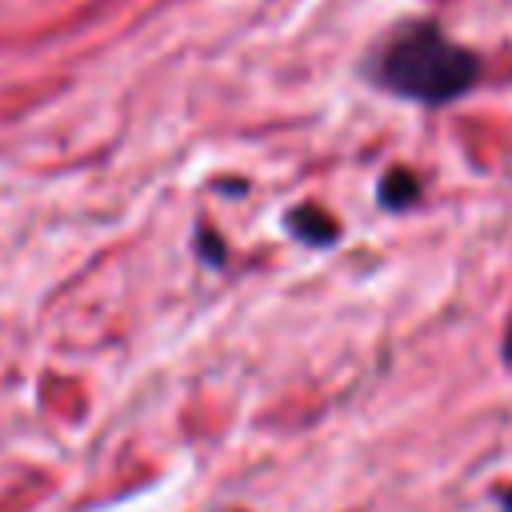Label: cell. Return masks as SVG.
<instances>
[{
  "mask_svg": "<svg viewBox=\"0 0 512 512\" xmlns=\"http://www.w3.org/2000/svg\"><path fill=\"white\" fill-rule=\"evenodd\" d=\"M480 56L452 40L436 20H408L372 44L364 80L396 100L444 108L480 84Z\"/></svg>",
  "mask_w": 512,
  "mask_h": 512,
  "instance_id": "6da1fadb",
  "label": "cell"
},
{
  "mask_svg": "<svg viewBox=\"0 0 512 512\" xmlns=\"http://www.w3.org/2000/svg\"><path fill=\"white\" fill-rule=\"evenodd\" d=\"M284 232L296 244H304V248H336L340 244V224L320 204H296V208H288L284 212Z\"/></svg>",
  "mask_w": 512,
  "mask_h": 512,
  "instance_id": "7a4b0ae2",
  "label": "cell"
},
{
  "mask_svg": "<svg viewBox=\"0 0 512 512\" xmlns=\"http://www.w3.org/2000/svg\"><path fill=\"white\" fill-rule=\"evenodd\" d=\"M416 200H420V180H416V172H408V168H388V172L380 176V184H376V204H380L384 212H408Z\"/></svg>",
  "mask_w": 512,
  "mask_h": 512,
  "instance_id": "3957f363",
  "label": "cell"
},
{
  "mask_svg": "<svg viewBox=\"0 0 512 512\" xmlns=\"http://www.w3.org/2000/svg\"><path fill=\"white\" fill-rule=\"evenodd\" d=\"M196 256H200L208 268H224V264H228V248H224V240H220L212 228H196Z\"/></svg>",
  "mask_w": 512,
  "mask_h": 512,
  "instance_id": "277c9868",
  "label": "cell"
},
{
  "mask_svg": "<svg viewBox=\"0 0 512 512\" xmlns=\"http://www.w3.org/2000/svg\"><path fill=\"white\" fill-rule=\"evenodd\" d=\"M500 360H504V368H512V324L500 336Z\"/></svg>",
  "mask_w": 512,
  "mask_h": 512,
  "instance_id": "5b68a950",
  "label": "cell"
},
{
  "mask_svg": "<svg viewBox=\"0 0 512 512\" xmlns=\"http://www.w3.org/2000/svg\"><path fill=\"white\" fill-rule=\"evenodd\" d=\"M492 496L500 500V508H504V512H512V488H496Z\"/></svg>",
  "mask_w": 512,
  "mask_h": 512,
  "instance_id": "8992f818",
  "label": "cell"
}]
</instances>
